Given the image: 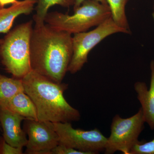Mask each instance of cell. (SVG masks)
<instances>
[{
	"label": "cell",
	"instance_id": "22",
	"mask_svg": "<svg viewBox=\"0 0 154 154\" xmlns=\"http://www.w3.org/2000/svg\"><path fill=\"white\" fill-rule=\"evenodd\" d=\"M153 10H154V13L153 14V15L154 17V4H153Z\"/></svg>",
	"mask_w": 154,
	"mask_h": 154
},
{
	"label": "cell",
	"instance_id": "16",
	"mask_svg": "<svg viewBox=\"0 0 154 154\" xmlns=\"http://www.w3.org/2000/svg\"><path fill=\"white\" fill-rule=\"evenodd\" d=\"M130 154H154V138L149 142L139 141L133 146Z\"/></svg>",
	"mask_w": 154,
	"mask_h": 154
},
{
	"label": "cell",
	"instance_id": "7",
	"mask_svg": "<svg viewBox=\"0 0 154 154\" xmlns=\"http://www.w3.org/2000/svg\"><path fill=\"white\" fill-rule=\"evenodd\" d=\"M58 135L59 144L87 154H96L104 151L107 138L98 128L84 130L75 128L70 122H51Z\"/></svg>",
	"mask_w": 154,
	"mask_h": 154
},
{
	"label": "cell",
	"instance_id": "15",
	"mask_svg": "<svg viewBox=\"0 0 154 154\" xmlns=\"http://www.w3.org/2000/svg\"><path fill=\"white\" fill-rule=\"evenodd\" d=\"M128 0H107L110 8L111 18L119 27L130 30L129 24L125 13V7Z\"/></svg>",
	"mask_w": 154,
	"mask_h": 154
},
{
	"label": "cell",
	"instance_id": "21",
	"mask_svg": "<svg viewBox=\"0 0 154 154\" xmlns=\"http://www.w3.org/2000/svg\"><path fill=\"white\" fill-rule=\"evenodd\" d=\"M3 41V38H2V39H0V45L2 44V42Z\"/></svg>",
	"mask_w": 154,
	"mask_h": 154
},
{
	"label": "cell",
	"instance_id": "8",
	"mask_svg": "<svg viewBox=\"0 0 154 154\" xmlns=\"http://www.w3.org/2000/svg\"><path fill=\"white\" fill-rule=\"evenodd\" d=\"M24 122L23 129L28 136L25 153L51 154L59 144V139L50 122L31 119Z\"/></svg>",
	"mask_w": 154,
	"mask_h": 154
},
{
	"label": "cell",
	"instance_id": "2",
	"mask_svg": "<svg viewBox=\"0 0 154 154\" xmlns=\"http://www.w3.org/2000/svg\"><path fill=\"white\" fill-rule=\"evenodd\" d=\"M22 80L25 93L36 106L38 121L71 123L80 120L79 111L64 97L68 84L55 82L32 70Z\"/></svg>",
	"mask_w": 154,
	"mask_h": 154
},
{
	"label": "cell",
	"instance_id": "11",
	"mask_svg": "<svg viewBox=\"0 0 154 154\" xmlns=\"http://www.w3.org/2000/svg\"><path fill=\"white\" fill-rule=\"evenodd\" d=\"M37 1L22 0L18 1L9 8H0V33H8L15 19L19 16L31 14Z\"/></svg>",
	"mask_w": 154,
	"mask_h": 154
},
{
	"label": "cell",
	"instance_id": "18",
	"mask_svg": "<svg viewBox=\"0 0 154 154\" xmlns=\"http://www.w3.org/2000/svg\"><path fill=\"white\" fill-rule=\"evenodd\" d=\"M51 154H87L85 152L76 149L63 145H58L51 152Z\"/></svg>",
	"mask_w": 154,
	"mask_h": 154
},
{
	"label": "cell",
	"instance_id": "5",
	"mask_svg": "<svg viewBox=\"0 0 154 154\" xmlns=\"http://www.w3.org/2000/svg\"><path fill=\"white\" fill-rule=\"evenodd\" d=\"M118 33L130 34L131 31L119 27L110 17L94 30L74 34L72 56L68 72L74 74L81 70L88 62L91 51L107 36Z\"/></svg>",
	"mask_w": 154,
	"mask_h": 154
},
{
	"label": "cell",
	"instance_id": "10",
	"mask_svg": "<svg viewBox=\"0 0 154 154\" xmlns=\"http://www.w3.org/2000/svg\"><path fill=\"white\" fill-rule=\"evenodd\" d=\"M151 71L150 85L149 89L146 83L137 82L135 83L134 89L137 99L141 105L145 123L151 129L154 130V60L150 64Z\"/></svg>",
	"mask_w": 154,
	"mask_h": 154
},
{
	"label": "cell",
	"instance_id": "13",
	"mask_svg": "<svg viewBox=\"0 0 154 154\" xmlns=\"http://www.w3.org/2000/svg\"><path fill=\"white\" fill-rule=\"evenodd\" d=\"M24 91L22 79L0 74V106H2L17 94Z\"/></svg>",
	"mask_w": 154,
	"mask_h": 154
},
{
	"label": "cell",
	"instance_id": "23",
	"mask_svg": "<svg viewBox=\"0 0 154 154\" xmlns=\"http://www.w3.org/2000/svg\"><path fill=\"white\" fill-rule=\"evenodd\" d=\"M1 128V124H0V128ZM1 136L0 135V138H1Z\"/></svg>",
	"mask_w": 154,
	"mask_h": 154
},
{
	"label": "cell",
	"instance_id": "4",
	"mask_svg": "<svg viewBox=\"0 0 154 154\" xmlns=\"http://www.w3.org/2000/svg\"><path fill=\"white\" fill-rule=\"evenodd\" d=\"M111 17L110 8L96 0H85L72 15L58 12L48 13L45 22L52 28L70 33L86 32Z\"/></svg>",
	"mask_w": 154,
	"mask_h": 154
},
{
	"label": "cell",
	"instance_id": "20",
	"mask_svg": "<svg viewBox=\"0 0 154 154\" xmlns=\"http://www.w3.org/2000/svg\"><path fill=\"white\" fill-rule=\"evenodd\" d=\"M18 1V0H0V8H5V6L10 4L13 5Z\"/></svg>",
	"mask_w": 154,
	"mask_h": 154
},
{
	"label": "cell",
	"instance_id": "9",
	"mask_svg": "<svg viewBox=\"0 0 154 154\" xmlns=\"http://www.w3.org/2000/svg\"><path fill=\"white\" fill-rule=\"evenodd\" d=\"M26 118L18 113L0 106V124L3 130V137L7 143L22 148L27 144L26 134L21 127Z\"/></svg>",
	"mask_w": 154,
	"mask_h": 154
},
{
	"label": "cell",
	"instance_id": "6",
	"mask_svg": "<svg viewBox=\"0 0 154 154\" xmlns=\"http://www.w3.org/2000/svg\"><path fill=\"white\" fill-rule=\"evenodd\" d=\"M145 123L141 107L137 113L128 118H122L116 114L111 123L105 154H113L120 151L124 154H130L133 146L139 141V137L144 128Z\"/></svg>",
	"mask_w": 154,
	"mask_h": 154
},
{
	"label": "cell",
	"instance_id": "1",
	"mask_svg": "<svg viewBox=\"0 0 154 154\" xmlns=\"http://www.w3.org/2000/svg\"><path fill=\"white\" fill-rule=\"evenodd\" d=\"M72 54V34L47 24L35 25L30 42L32 70L55 82L62 83Z\"/></svg>",
	"mask_w": 154,
	"mask_h": 154
},
{
	"label": "cell",
	"instance_id": "12",
	"mask_svg": "<svg viewBox=\"0 0 154 154\" xmlns=\"http://www.w3.org/2000/svg\"><path fill=\"white\" fill-rule=\"evenodd\" d=\"M0 106L8 108L26 119L38 120L36 106L24 91L17 94L5 104Z\"/></svg>",
	"mask_w": 154,
	"mask_h": 154
},
{
	"label": "cell",
	"instance_id": "19",
	"mask_svg": "<svg viewBox=\"0 0 154 154\" xmlns=\"http://www.w3.org/2000/svg\"><path fill=\"white\" fill-rule=\"evenodd\" d=\"M85 1V0H75L74 5L73 6V10H75L80 7ZM96 1L104 5H107V0H96Z\"/></svg>",
	"mask_w": 154,
	"mask_h": 154
},
{
	"label": "cell",
	"instance_id": "3",
	"mask_svg": "<svg viewBox=\"0 0 154 154\" xmlns=\"http://www.w3.org/2000/svg\"><path fill=\"white\" fill-rule=\"evenodd\" d=\"M33 21L17 25L7 33L0 45V60L14 78L22 79L31 70L30 42Z\"/></svg>",
	"mask_w": 154,
	"mask_h": 154
},
{
	"label": "cell",
	"instance_id": "14",
	"mask_svg": "<svg viewBox=\"0 0 154 154\" xmlns=\"http://www.w3.org/2000/svg\"><path fill=\"white\" fill-rule=\"evenodd\" d=\"M75 0H38L35 8L36 14L33 16L35 25H39L45 23V19L51 7L58 5L64 8H69L73 6Z\"/></svg>",
	"mask_w": 154,
	"mask_h": 154
},
{
	"label": "cell",
	"instance_id": "17",
	"mask_svg": "<svg viewBox=\"0 0 154 154\" xmlns=\"http://www.w3.org/2000/svg\"><path fill=\"white\" fill-rule=\"evenodd\" d=\"M22 148L16 147L7 143L2 136L0 138V154H22Z\"/></svg>",
	"mask_w": 154,
	"mask_h": 154
}]
</instances>
